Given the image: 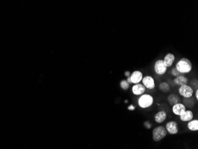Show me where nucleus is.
<instances>
[{"instance_id":"obj_14","label":"nucleus","mask_w":198,"mask_h":149,"mask_svg":"<svg viewBox=\"0 0 198 149\" xmlns=\"http://www.w3.org/2000/svg\"><path fill=\"white\" fill-rule=\"evenodd\" d=\"M167 113L164 111H161L157 112L154 116V120L157 123L161 124L167 118Z\"/></svg>"},{"instance_id":"obj_24","label":"nucleus","mask_w":198,"mask_h":149,"mask_svg":"<svg viewBox=\"0 0 198 149\" xmlns=\"http://www.w3.org/2000/svg\"><path fill=\"white\" fill-rule=\"evenodd\" d=\"M195 98H196V100L198 101V89H197L195 91Z\"/></svg>"},{"instance_id":"obj_2","label":"nucleus","mask_w":198,"mask_h":149,"mask_svg":"<svg viewBox=\"0 0 198 149\" xmlns=\"http://www.w3.org/2000/svg\"><path fill=\"white\" fill-rule=\"evenodd\" d=\"M154 103V98L149 94H142L138 100V106L142 108L146 109L151 106Z\"/></svg>"},{"instance_id":"obj_1","label":"nucleus","mask_w":198,"mask_h":149,"mask_svg":"<svg viewBox=\"0 0 198 149\" xmlns=\"http://www.w3.org/2000/svg\"><path fill=\"white\" fill-rule=\"evenodd\" d=\"M175 67L181 74H188L192 71L193 66L189 59L182 58L176 63Z\"/></svg>"},{"instance_id":"obj_25","label":"nucleus","mask_w":198,"mask_h":149,"mask_svg":"<svg viewBox=\"0 0 198 149\" xmlns=\"http://www.w3.org/2000/svg\"><path fill=\"white\" fill-rule=\"evenodd\" d=\"M125 76H126V77H129V76H131V73H130V72L129 71H126L125 73Z\"/></svg>"},{"instance_id":"obj_23","label":"nucleus","mask_w":198,"mask_h":149,"mask_svg":"<svg viewBox=\"0 0 198 149\" xmlns=\"http://www.w3.org/2000/svg\"><path fill=\"white\" fill-rule=\"evenodd\" d=\"M128 109L129 110V111H134L135 109V107L134 106H133V105H131L129 106H128Z\"/></svg>"},{"instance_id":"obj_26","label":"nucleus","mask_w":198,"mask_h":149,"mask_svg":"<svg viewBox=\"0 0 198 149\" xmlns=\"http://www.w3.org/2000/svg\"><path fill=\"white\" fill-rule=\"evenodd\" d=\"M126 80H127V81L128 82V83H129V84H132V82H131V80L130 76H129V77H127V79H126Z\"/></svg>"},{"instance_id":"obj_9","label":"nucleus","mask_w":198,"mask_h":149,"mask_svg":"<svg viewBox=\"0 0 198 149\" xmlns=\"http://www.w3.org/2000/svg\"><path fill=\"white\" fill-rule=\"evenodd\" d=\"M145 87L141 83L135 84L132 87V92L136 96H139L144 94L145 92Z\"/></svg>"},{"instance_id":"obj_8","label":"nucleus","mask_w":198,"mask_h":149,"mask_svg":"<svg viewBox=\"0 0 198 149\" xmlns=\"http://www.w3.org/2000/svg\"><path fill=\"white\" fill-rule=\"evenodd\" d=\"M143 77L142 73L139 70L134 71L131 74L130 76L131 82L133 84L139 83L142 81Z\"/></svg>"},{"instance_id":"obj_12","label":"nucleus","mask_w":198,"mask_h":149,"mask_svg":"<svg viewBox=\"0 0 198 149\" xmlns=\"http://www.w3.org/2000/svg\"><path fill=\"white\" fill-rule=\"evenodd\" d=\"M180 119L183 122H189L194 118V114L191 110H186L180 116Z\"/></svg>"},{"instance_id":"obj_16","label":"nucleus","mask_w":198,"mask_h":149,"mask_svg":"<svg viewBox=\"0 0 198 149\" xmlns=\"http://www.w3.org/2000/svg\"><path fill=\"white\" fill-rule=\"evenodd\" d=\"M167 101L169 102V103L171 105V106H173L174 105L180 103L181 101L180 98L175 94H171L170 95H169L168 98H167Z\"/></svg>"},{"instance_id":"obj_13","label":"nucleus","mask_w":198,"mask_h":149,"mask_svg":"<svg viewBox=\"0 0 198 149\" xmlns=\"http://www.w3.org/2000/svg\"><path fill=\"white\" fill-rule=\"evenodd\" d=\"M173 82L176 85L180 86L185 84H188L189 80L186 77L181 74L176 77V78H175V79L173 80Z\"/></svg>"},{"instance_id":"obj_18","label":"nucleus","mask_w":198,"mask_h":149,"mask_svg":"<svg viewBox=\"0 0 198 149\" xmlns=\"http://www.w3.org/2000/svg\"><path fill=\"white\" fill-rule=\"evenodd\" d=\"M159 89L163 93H167L170 90L171 87L167 82H161L159 84Z\"/></svg>"},{"instance_id":"obj_4","label":"nucleus","mask_w":198,"mask_h":149,"mask_svg":"<svg viewBox=\"0 0 198 149\" xmlns=\"http://www.w3.org/2000/svg\"><path fill=\"white\" fill-rule=\"evenodd\" d=\"M155 73L160 76L164 75L167 71V67L166 66L163 59H158L155 61L154 66Z\"/></svg>"},{"instance_id":"obj_21","label":"nucleus","mask_w":198,"mask_h":149,"mask_svg":"<svg viewBox=\"0 0 198 149\" xmlns=\"http://www.w3.org/2000/svg\"><path fill=\"white\" fill-rule=\"evenodd\" d=\"M171 74L173 76H175V77H177L178 76H180L182 74L176 68V67L175 68H173L172 71H171Z\"/></svg>"},{"instance_id":"obj_7","label":"nucleus","mask_w":198,"mask_h":149,"mask_svg":"<svg viewBox=\"0 0 198 149\" xmlns=\"http://www.w3.org/2000/svg\"><path fill=\"white\" fill-rule=\"evenodd\" d=\"M141 81L142 82V84L145 87V88L148 89L153 90L155 87V81L153 77L151 76H146L143 77Z\"/></svg>"},{"instance_id":"obj_17","label":"nucleus","mask_w":198,"mask_h":149,"mask_svg":"<svg viewBox=\"0 0 198 149\" xmlns=\"http://www.w3.org/2000/svg\"><path fill=\"white\" fill-rule=\"evenodd\" d=\"M188 128L189 130L192 131H198V120H192L189 121L188 124Z\"/></svg>"},{"instance_id":"obj_15","label":"nucleus","mask_w":198,"mask_h":149,"mask_svg":"<svg viewBox=\"0 0 198 149\" xmlns=\"http://www.w3.org/2000/svg\"><path fill=\"white\" fill-rule=\"evenodd\" d=\"M182 101H183V104L185 106V107L189 109H192L196 103L195 99L193 96L188 98H183Z\"/></svg>"},{"instance_id":"obj_5","label":"nucleus","mask_w":198,"mask_h":149,"mask_svg":"<svg viewBox=\"0 0 198 149\" xmlns=\"http://www.w3.org/2000/svg\"><path fill=\"white\" fill-rule=\"evenodd\" d=\"M194 92V90L188 84L180 86V87L179 88V93L180 95L185 98L192 96Z\"/></svg>"},{"instance_id":"obj_22","label":"nucleus","mask_w":198,"mask_h":149,"mask_svg":"<svg viewBox=\"0 0 198 149\" xmlns=\"http://www.w3.org/2000/svg\"><path fill=\"white\" fill-rule=\"evenodd\" d=\"M144 126L148 128V129H150L152 127V125L149 123V122H145L144 123Z\"/></svg>"},{"instance_id":"obj_20","label":"nucleus","mask_w":198,"mask_h":149,"mask_svg":"<svg viewBox=\"0 0 198 149\" xmlns=\"http://www.w3.org/2000/svg\"><path fill=\"white\" fill-rule=\"evenodd\" d=\"M191 88L194 90V91L195 92L197 89H198V81L197 79H193L192 80L190 83H189V85Z\"/></svg>"},{"instance_id":"obj_3","label":"nucleus","mask_w":198,"mask_h":149,"mask_svg":"<svg viewBox=\"0 0 198 149\" xmlns=\"http://www.w3.org/2000/svg\"><path fill=\"white\" fill-rule=\"evenodd\" d=\"M167 134L166 128L163 126L155 127L153 131V139L154 142H158L163 140Z\"/></svg>"},{"instance_id":"obj_19","label":"nucleus","mask_w":198,"mask_h":149,"mask_svg":"<svg viewBox=\"0 0 198 149\" xmlns=\"http://www.w3.org/2000/svg\"><path fill=\"white\" fill-rule=\"evenodd\" d=\"M130 84L128 83L126 80H122L120 82V87L123 90H127L129 88Z\"/></svg>"},{"instance_id":"obj_11","label":"nucleus","mask_w":198,"mask_h":149,"mask_svg":"<svg viewBox=\"0 0 198 149\" xmlns=\"http://www.w3.org/2000/svg\"><path fill=\"white\" fill-rule=\"evenodd\" d=\"M175 55L172 53H168L166 54L164 58L163 61L166 65V66L168 67H170L173 64V62L175 60Z\"/></svg>"},{"instance_id":"obj_10","label":"nucleus","mask_w":198,"mask_h":149,"mask_svg":"<svg viewBox=\"0 0 198 149\" xmlns=\"http://www.w3.org/2000/svg\"><path fill=\"white\" fill-rule=\"evenodd\" d=\"M186 110L185 106L182 103H178L173 106L172 111L177 116H180L183 112Z\"/></svg>"},{"instance_id":"obj_6","label":"nucleus","mask_w":198,"mask_h":149,"mask_svg":"<svg viewBox=\"0 0 198 149\" xmlns=\"http://www.w3.org/2000/svg\"><path fill=\"white\" fill-rule=\"evenodd\" d=\"M166 129L169 134L172 135L177 134L179 132L178 124L176 121H169L166 125Z\"/></svg>"}]
</instances>
